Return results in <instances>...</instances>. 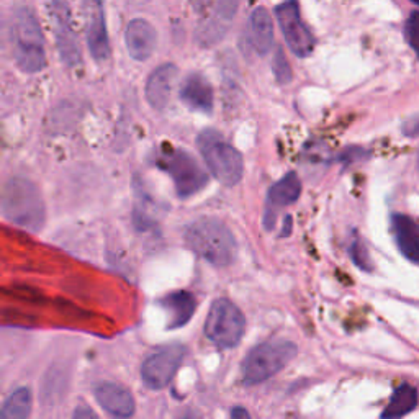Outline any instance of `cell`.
I'll list each match as a JSON object with an SVG mask.
<instances>
[{
    "label": "cell",
    "mask_w": 419,
    "mask_h": 419,
    "mask_svg": "<svg viewBox=\"0 0 419 419\" xmlns=\"http://www.w3.org/2000/svg\"><path fill=\"white\" fill-rule=\"evenodd\" d=\"M188 248L210 264L230 266L236 254V239L225 223L218 218H198L186 230Z\"/></svg>",
    "instance_id": "cell-1"
},
{
    "label": "cell",
    "mask_w": 419,
    "mask_h": 419,
    "mask_svg": "<svg viewBox=\"0 0 419 419\" xmlns=\"http://www.w3.org/2000/svg\"><path fill=\"white\" fill-rule=\"evenodd\" d=\"M2 213L9 221L28 231H40L46 220V208L40 190L26 178H10L2 190Z\"/></svg>",
    "instance_id": "cell-2"
},
{
    "label": "cell",
    "mask_w": 419,
    "mask_h": 419,
    "mask_svg": "<svg viewBox=\"0 0 419 419\" xmlns=\"http://www.w3.org/2000/svg\"><path fill=\"white\" fill-rule=\"evenodd\" d=\"M14 58L19 68L26 74L40 72L46 66L44 41L40 24L30 9L20 7L12 19Z\"/></svg>",
    "instance_id": "cell-3"
},
{
    "label": "cell",
    "mask_w": 419,
    "mask_h": 419,
    "mask_svg": "<svg viewBox=\"0 0 419 419\" xmlns=\"http://www.w3.org/2000/svg\"><path fill=\"white\" fill-rule=\"evenodd\" d=\"M200 154L208 167L210 174L226 187H234L244 176V161L241 153L225 141L215 130H205L197 138Z\"/></svg>",
    "instance_id": "cell-4"
},
{
    "label": "cell",
    "mask_w": 419,
    "mask_h": 419,
    "mask_svg": "<svg viewBox=\"0 0 419 419\" xmlns=\"http://www.w3.org/2000/svg\"><path fill=\"white\" fill-rule=\"evenodd\" d=\"M297 352L292 340H269L256 345L243 362L244 383L257 385L277 375L295 359Z\"/></svg>",
    "instance_id": "cell-5"
},
{
    "label": "cell",
    "mask_w": 419,
    "mask_h": 419,
    "mask_svg": "<svg viewBox=\"0 0 419 419\" xmlns=\"http://www.w3.org/2000/svg\"><path fill=\"white\" fill-rule=\"evenodd\" d=\"M246 331L243 311L228 298L213 301L205 321V336L221 349H233L241 343Z\"/></svg>",
    "instance_id": "cell-6"
},
{
    "label": "cell",
    "mask_w": 419,
    "mask_h": 419,
    "mask_svg": "<svg viewBox=\"0 0 419 419\" xmlns=\"http://www.w3.org/2000/svg\"><path fill=\"white\" fill-rule=\"evenodd\" d=\"M161 166L174 182L176 192L181 198H188L202 190L208 182V174L197 163L193 154L186 149L171 148L163 156Z\"/></svg>",
    "instance_id": "cell-7"
},
{
    "label": "cell",
    "mask_w": 419,
    "mask_h": 419,
    "mask_svg": "<svg viewBox=\"0 0 419 419\" xmlns=\"http://www.w3.org/2000/svg\"><path fill=\"white\" fill-rule=\"evenodd\" d=\"M183 355H186V348L181 344L166 345V348L156 350L143 362V383L149 390L166 388L181 367Z\"/></svg>",
    "instance_id": "cell-8"
},
{
    "label": "cell",
    "mask_w": 419,
    "mask_h": 419,
    "mask_svg": "<svg viewBox=\"0 0 419 419\" xmlns=\"http://www.w3.org/2000/svg\"><path fill=\"white\" fill-rule=\"evenodd\" d=\"M276 16L290 51L298 58H308L315 49V38L301 20L298 4L285 2L277 5Z\"/></svg>",
    "instance_id": "cell-9"
},
{
    "label": "cell",
    "mask_w": 419,
    "mask_h": 419,
    "mask_svg": "<svg viewBox=\"0 0 419 419\" xmlns=\"http://www.w3.org/2000/svg\"><path fill=\"white\" fill-rule=\"evenodd\" d=\"M94 395L95 400L99 401V405L111 416L118 419H128L135 415V398H133V395L123 385L113 382H102L94 388Z\"/></svg>",
    "instance_id": "cell-10"
},
{
    "label": "cell",
    "mask_w": 419,
    "mask_h": 419,
    "mask_svg": "<svg viewBox=\"0 0 419 419\" xmlns=\"http://www.w3.org/2000/svg\"><path fill=\"white\" fill-rule=\"evenodd\" d=\"M181 100L190 110L208 115L213 110V89L200 72H190L181 84Z\"/></svg>",
    "instance_id": "cell-11"
},
{
    "label": "cell",
    "mask_w": 419,
    "mask_h": 419,
    "mask_svg": "<svg viewBox=\"0 0 419 419\" xmlns=\"http://www.w3.org/2000/svg\"><path fill=\"white\" fill-rule=\"evenodd\" d=\"M125 43L133 59L146 61L153 56L156 44H158V33L149 21L135 19L126 26Z\"/></svg>",
    "instance_id": "cell-12"
},
{
    "label": "cell",
    "mask_w": 419,
    "mask_h": 419,
    "mask_svg": "<svg viewBox=\"0 0 419 419\" xmlns=\"http://www.w3.org/2000/svg\"><path fill=\"white\" fill-rule=\"evenodd\" d=\"M178 77V69L174 64H163L153 71L146 82V99L156 110H164L174 92Z\"/></svg>",
    "instance_id": "cell-13"
},
{
    "label": "cell",
    "mask_w": 419,
    "mask_h": 419,
    "mask_svg": "<svg viewBox=\"0 0 419 419\" xmlns=\"http://www.w3.org/2000/svg\"><path fill=\"white\" fill-rule=\"evenodd\" d=\"M54 9V35H56V44H58L59 56L68 66H76L81 63V48L77 44L76 33L72 30L69 24L68 12H58L56 5Z\"/></svg>",
    "instance_id": "cell-14"
},
{
    "label": "cell",
    "mask_w": 419,
    "mask_h": 419,
    "mask_svg": "<svg viewBox=\"0 0 419 419\" xmlns=\"http://www.w3.org/2000/svg\"><path fill=\"white\" fill-rule=\"evenodd\" d=\"M393 231L401 254L413 262H419V223L406 215H395Z\"/></svg>",
    "instance_id": "cell-15"
},
{
    "label": "cell",
    "mask_w": 419,
    "mask_h": 419,
    "mask_svg": "<svg viewBox=\"0 0 419 419\" xmlns=\"http://www.w3.org/2000/svg\"><path fill=\"white\" fill-rule=\"evenodd\" d=\"M87 43L92 58L97 63H104L110 58V41L102 5H97V10L91 15L87 28Z\"/></svg>",
    "instance_id": "cell-16"
},
{
    "label": "cell",
    "mask_w": 419,
    "mask_h": 419,
    "mask_svg": "<svg viewBox=\"0 0 419 419\" xmlns=\"http://www.w3.org/2000/svg\"><path fill=\"white\" fill-rule=\"evenodd\" d=\"M161 305L164 306L166 311L171 315L169 329H177L183 325H187L190 318L193 316L195 308H197V301L190 292L186 290H177L172 292L161 300Z\"/></svg>",
    "instance_id": "cell-17"
},
{
    "label": "cell",
    "mask_w": 419,
    "mask_h": 419,
    "mask_svg": "<svg viewBox=\"0 0 419 419\" xmlns=\"http://www.w3.org/2000/svg\"><path fill=\"white\" fill-rule=\"evenodd\" d=\"M251 44L259 54H267L273 44V21L264 7H257L249 19Z\"/></svg>",
    "instance_id": "cell-18"
},
{
    "label": "cell",
    "mask_w": 419,
    "mask_h": 419,
    "mask_svg": "<svg viewBox=\"0 0 419 419\" xmlns=\"http://www.w3.org/2000/svg\"><path fill=\"white\" fill-rule=\"evenodd\" d=\"M301 195V181L297 172H288L281 181H277L267 193V208L277 210L293 205Z\"/></svg>",
    "instance_id": "cell-19"
},
{
    "label": "cell",
    "mask_w": 419,
    "mask_h": 419,
    "mask_svg": "<svg viewBox=\"0 0 419 419\" xmlns=\"http://www.w3.org/2000/svg\"><path fill=\"white\" fill-rule=\"evenodd\" d=\"M418 406V390L411 385H401L395 390L388 406L383 410L382 419H400Z\"/></svg>",
    "instance_id": "cell-20"
},
{
    "label": "cell",
    "mask_w": 419,
    "mask_h": 419,
    "mask_svg": "<svg viewBox=\"0 0 419 419\" xmlns=\"http://www.w3.org/2000/svg\"><path fill=\"white\" fill-rule=\"evenodd\" d=\"M31 413V390L21 387L5 400L0 419H28Z\"/></svg>",
    "instance_id": "cell-21"
},
{
    "label": "cell",
    "mask_w": 419,
    "mask_h": 419,
    "mask_svg": "<svg viewBox=\"0 0 419 419\" xmlns=\"http://www.w3.org/2000/svg\"><path fill=\"white\" fill-rule=\"evenodd\" d=\"M272 69L273 74H276V79L278 84H288L292 81V68H290L288 59L285 58V53L282 48L277 49V53L273 54V61H272Z\"/></svg>",
    "instance_id": "cell-22"
},
{
    "label": "cell",
    "mask_w": 419,
    "mask_h": 419,
    "mask_svg": "<svg viewBox=\"0 0 419 419\" xmlns=\"http://www.w3.org/2000/svg\"><path fill=\"white\" fill-rule=\"evenodd\" d=\"M349 254L350 259L354 261V264L357 267H360L362 271H372V264H370V257H368V251L365 248L364 241L360 238H354L349 246Z\"/></svg>",
    "instance_id": "cell-23"
},
{
    "label": "cell",
    "mask_w": 419,
    "mask_h": 419,
    "mask_svg": "<svg viewBox=\"0 0 419 419\" xmlns=\"http://www.w3.org/2000/svg\"><path fill=\"white\" fill-rule=\"evenodd\" d=\"M405 35H406V41L410 44L413 51L416 53L418 59H419V12H411V15L408 16L406 20V26H405Z\"/></svg>",
    "instance_id": "cell-24"
},
{
    "label": "cell",
    "mask_w": 419,
    "mask_h": 419,
    "mask_svg": "<svg viewBox=\"0 0 419 419\" xmlns=\"http://www.w3.org/2000/svg\"><path fill=\"white\" fill-rule=\"evenodd\" d=\"M403 133L408 138L419 136V115H413L403 123Z\"/></svg>",
    "instance_id": "cell-25"
},
{
    "label": "cell",
    "mask_w": 419,
    "mask_h": 419,
    "mask_svg": "<svg viewBox=\"0 0 419 419\" xmlns=\"http://www.w3.org/2000/svg\"><path fill=\"white\" fill-rule=\"evenodd\" d=\"M72 419H99L97 415L91 410V408L86 405L77 406L74 410V415H72Z\"/></svg>",
    "instance_id": "cell-26"
},
{
    "label": "cell",
    "mask_w": 419,
    "mask_h": 419,
    "mask_svg": "<svg viewBox=\"0 0 419 419\" xmlns=\"http://www.w3.org/2000/svg\"><path fill=\"white\" fill-rule=\"evenodd\" d=\"M231 419H253V418H251L249 411L246 410V408L236 406V408H233V411H231Z\"/></svg>",
    "instance_id": "cell-27"
},
{
    "label": "cell",
    "mask_w": 419,
    "mask_h": 419,
    "mask_svg": "<svg viewBox=\"0 0 419 419\" xmlns=\"http://www.w3.org/2000/svg\"><path fill=\"white\" fill-rule=\"evenodd\" d=\"M292 233V216H287L285 218V223H283V231H282V238L288 236V234Z\"/></svg>",
    "instance_id": "cell-28"
},
{
    "label": "cell",
    "mask_w": 419,
    "mask_h": 419,
    "mask_svg": "<svg viewBox=\"0 0 419 419\" xmlns=\"http://www.w3.org/2000/svg\"><path fill=\"white\" fill-rule=\"evenodd\" d=\"M183 419H198V418H195V416H187V418H183Z\"/></svg>",
    "instance_id": "cell-29"
},
{
    "label": "cell",
    "mask_w": 419,
    "mask_h": 419,
    "mask_svg": "<svg viewBox=\"0 0 419 419\" xmlns=\"http://www.w3.org/2000/svg\"><path fill=\"white\" fill-rule=\"evenodd\" d=\"M415 5H416V7H419V2H418V0L415 2Z\"/></svg>",
    "instance_id": "cell-30"
}]
</instances>
